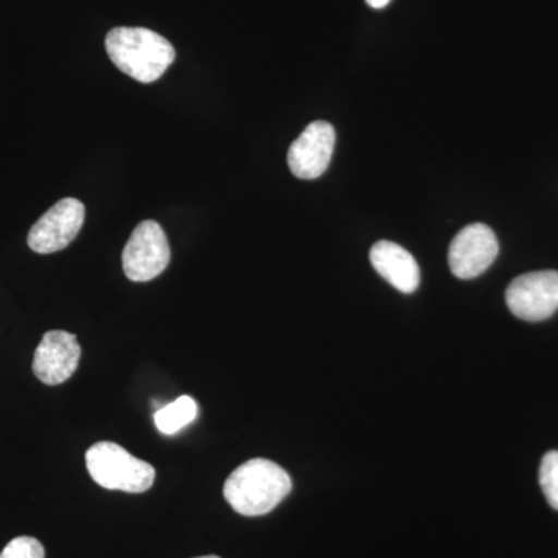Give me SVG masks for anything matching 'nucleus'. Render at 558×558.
Segmentation results:
<instances>
[{"label":"nucleus","instance_id":"11","mask_svg":"<svg viewBox=\"0 0 558 558\" xmlns=\"http://www.w3.org/2000/svg\"><path fill=\"white\" fill-rule=\"evenodd\" d=\"M197 414H199V407H197L196 400L190 398V396H180L174 402L157 410L154 414V421H156V427L159 432L170 436L190 425L197 417Z\"/></svg>","mask_w":558,"mask_h":558},{"label":"nucleus","instance_id":"14","mask_svg":"<svg viewBox=\"0 0 558 558\" xmlns=\"http://www.w3.org/2000/svg\"><path fill=\"white\" fill-rule=\"evenodd\" d=\"M389 2H391V0H366V3H368L371 9L374 10L385 9V7H387Z\"/></svg>","mask_w":558,"mask_h":558},{"label":"nucleus","instance_id":"1","mask_svg":"<svg viewBox=\"0 0 558 558\" xmlns=\"http://www.w3.org/2000/svg\"><path fill=\"white\" fill-rule=\"evenodd\" d=\"M292 490V480L284 469L269 459L255 458L244 462L226 481L223 497L244 517L271 512Z\"/></svg>","mask_w":558,"mask_h":558},{"label":"nucleus","instance_id":"6","mask_svg":"<svg viewBox=\"0 0 558 558\" xmlns=\"http://www.w3.org/2000/svg\"><path fill=\"white\" fill-rule=\"evenodd\" d=\"M86 219V207L83 202L65 197L54 204L32 227L28 233V247L40 255L61 252L68 248L78 236Z\"/></svg>","mask_w":558,"mask_h":558},{"label":"nucleus","instance_id":"4","mask_svg":"<svg viewBox=\"0 0 558 558\" xmlns=\"http://www.w3.org/2000/svg\"><path fill=\"white\" fill-rule=\"evenodd\" d=\"M123 271L131 281L146 282L159 277L171 260L170 242L156 220H143L132 231L121 255Z\"/></svg>","mask_w":558,"mask_h":558},{"label":"nucleus","instance_id":"13","mask_svg":"<svg viewBox=\"0 0 558 558\" xmlns=\"http://www.w3.org/2000/svg\"><path fill=\"white\" fill-rule=\"evenodd\" d=\"M0 558H46V550L39 539L33 537H17L11 539Z\"/></svg>","mask_w":558,"mask_h":558},{"label":"nucleus","instance_id":"9","mask_svg":"<svg viewBox=\"0 0 558 558\" xmlns=\"http://www.w3.org/2000/svg\"><path fill=\"white\" fill-rule=\"evenodd\" d=\"M81 359V347L76 336L65 330L44 333L33 359V373L43 384H64L75 374Z\"/></svg>","mask_w":558,"mask_h":558},{"label":"nucleus","instance_id":"12","mask_svg":"<svg viewBox=\"0 0 558 558\" xmlns=\"http://www.w3.org/2000/svg\"><path fill=\"white\" fill-rule=\"evenodd\" d=\"M538 478L550 508L558 510V451H549L543 457Z\"/></svg>","mask_w":558,"mask_h":558},{"label":"nucleus","instance_id":"10","mask_svg":"<svg viewBox=\"0 0 558 558\" xmlns=\"http://www.w3.org/2000/svg\"><path fill=\"white\" fill-rule=\"evenodd\" d=\"M371 264L381 278L402 293L416 292L421 284V269L416 259L395 242L379 241L369 252Z\"/></svg>","mask_w":558,"mask_h":558},{"label":"nucleus","instance_id":"5","mask_svg":"<svg viewBox=\"0 0 558 558\" xmlns=\"http://www.w3.org/2000/svg\"><path fill=\"white\" fill-rule=\"evenodd\" d=\"M506 303L524 322H543L558 311V271H529L513 279L506 290Z\"/></svg>","mask_w":558,"mask_h":558},{"label":"nucleus","instance_id":"7","mask_svg":"<svg viewBox=\"0 0 558 558\" xmlns=\"http://www.w3.org/2000/svg\"><path fill=\"white\" fill-rule=\"evenodd\" d=\"M499 244L497 234L484 223L464 227L449 250V266L454 277L472 279L480 277L497 259Z\"/></svg>","mask_w":558,"mask_h":558},{"label":"nucleus","instance_id":"2","mask_svg":"<svg viewBox=\"0 0 558 558\" xmlns=\"http://www.w3.org/2000/svg\"><path fill=\"white\" fill-rule=\"evenodd\" d=\"M110 61L138 83H156L175 60L172 44L142 27H117L106 36Z\"/></svg>","mask_w":558,"mask_h":558},{"label":"nucleus","instance_id":"3","mask_svg":"<svg viewBox=\"0 0 558 558\" xmlns=\"http://www.w3.org/2000/svg\"><path fill=\"white\" fill-rule=\"evenodd\" d=\"M86 465L92 480L109 490L143 494L153 487L156 480L153 465L109 440L94 444L87 450Z\"/></svg>","mask_w":558,"mask_h":558},{"label":"nucleus","instance_id":"8","mask_svg":"<svg viewBox=\"0 0 558 558\" xmlns=\"http://www.w3.org/2000/svg\"><path fill=\"white\" fill-rule=\"evenodd\" d=\"M336 130L328 121H314L290 145L288 163L295 178L312 180L328 171L336 148Z\"/></svg>","mask_w":558,"mask_h":558},{"label":"nucleus","instance_id":"15","mask_svg":"<svg viewBox=\"0 0 558 558\" xmlns=\"http://www.w3.org/2000/svg\"><path fill=\"white\" fill-rule=\"evenodd\" d=\"M196 558H220L218 556H205V557H196Z\"/></svg>","mask_w":558,"mask_h":558}]
</instances>
